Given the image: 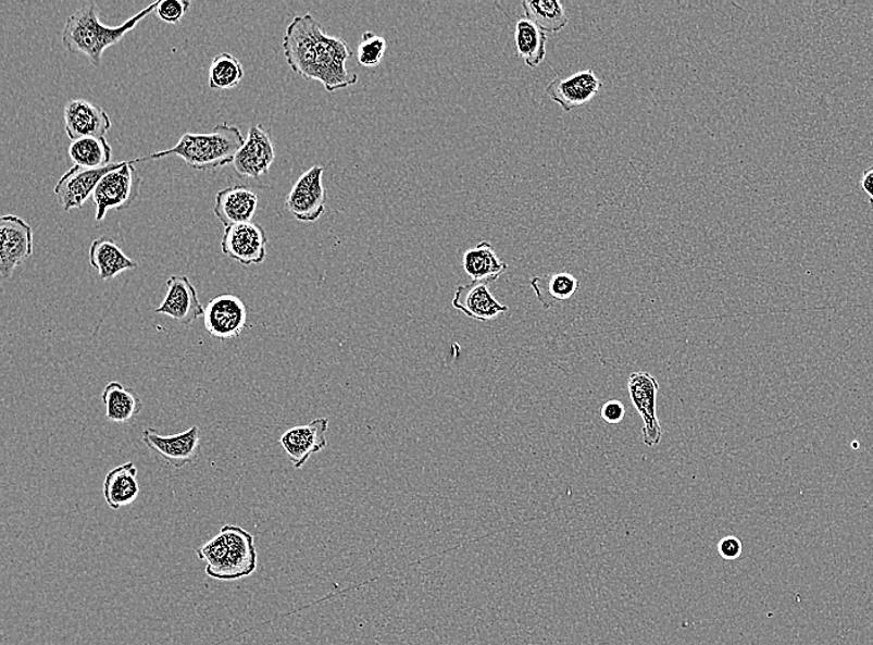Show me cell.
<instances>
[{
	"instance_id": "15",
	"label": "cell",
	"mask_w": 873,
	"mask_h": 645,
	"mask_svg": "<svg viewBox=\"0 0 873 645\" xmlns=\"http://www.w3.org/2000/svg\"><path fill=\"white\" fill-rule=\"evenodd\" d=\"M275 158V147L270 135L258 125L250 128L249 136L238 150L233 164L237 174L259 179L261 175L269 173Z\"/></svg>"
},
{
	"instance_id": "7",
	"label": "cell",
	"mask_w": 873,
	"mask_h": 645,
	"mask_svg": "<svg viewBox=\"0 0 873 645\" xmlns=\"http://www.w3.org/2000/svg\"><path fill=\"white\" fill-rule=\"evenodd\" d=\"M659 390L658 380L647 371H637L628 380L631 400L644 423L641 430L643 442L648 447L658 446L661 437H663V430H661L657 412Z\"/></svg>"
},
{
	"instance_id": "19",
	"label": "cell",
	"mask_w": 873,
	"mask_h": 645,
	"mask_svg": "<svg viewBox=\"0 0 873 645\" xmlns=\"http://www.w3.org/2000/svg\"><path fill=\"white\" fill-rule=\"evenodd\" d=\"M458 311L475 321L489 322L509 311V307L501 305L491 294L488 284L471 282L469 285L458 287L452 300Z\"/></svg>"
},
{
	"instance_id": "30",
	"label": "cell",
	"mask_w": 873,
	"mask_h": 645,
	"mask_svg": "<svg viewBox=\"0 0 873 645\" xmlns=\"http://www.w3.org/2000/svg\"><path fill=\"white\" fill-rule=\"evenodd\" d=\"M387 48L386 39L373 32H365L358 47V61L361 66L375 67L382 64Z\"/></svg>"
},
{
	"instance_id": "18",
	"label": "cell",
	"mask_w": 873,
	"mask_h": 645,
	"mask_svg": "<svg viewBox=\"0 0 873 645\" xmlns=\"http://www.w3.org/2000/svg\"><path fill=\"white\" fill-rule=\"evenodd\" d=\"M65 132L70 139L105 137L112 122L102 108L85 100H70L64 110Z\"/></svg>"
},
{
	"instance_id": "33",
	"label": "cell",
	"mask_w": 873,
	"mask_h": 645,
	"mask_svg": "<svg viewBox=\"0 0 873 645\" xmlns=\"http://www.w3.org/2000/svg\"><path fill=\"white\" fill-rule=\"evenodd\" d=\"M625 408L619 400L606 402L601 409V418L610 425H619L624 420Z\"/></svg>"
},
{
	"instance_id": "6",
	"label": "cell",
	"mask_w": 873,
	"mask_h": 645,
	"mask_svg": "<svg viewBox=\"0 0 873 645\" xmlns=\"http://www.w3.org/2000/svg\"><path fill=\"white\" fill-rule=\"evenodd\" d=\"M137 161H126L116 171L103 176L93 193L96 221H102L111 210H122L132 204L138 196L139 179L135 165Z\"/></svg>"
},
{
	"instance_id": "31",
	"label": "cell",
	"mask_w": 873,
	"mask_h": 645,
	"mask_svg": "<svg viewBox=\"0 0 873 645\" xmlns=\"http://www.w3.org/2000/svg\"><path fill=\"white\" fill-rule=\"evenodd\" d=\"M191 7L187 0H162L158 2L155 14L167 24L179 23Z\"/></svg>"
},
{
	"instance_id": "24",
	"label": "cell",
	"mask_w": 873,
	"mask_h": 645,
	"mask_svg": "<svg viewBox=\"0 0 873 645\" xmlns=\"http://www.w3.org/2000/svg\"><path fill=\"white\" fill-rule=\"evenodd\" d=\"M102 402L105 406V419L116 423L134 421L144 410V402L134 388L117 382L105 385Z\"/></svg>"
},
{
	"instance_id": "2",
	"label": "cell",
	"mask_w": 873,
	"mask_h": 645,
	"mask_svg": "<svg viewBox=\"0 0 873 645\" xmlns=\"http://www.w3.org/2000/svg\"><path fill=\"white\" fill-rule=\"evenodd\" d=\"M198 556L207 562L208 576L219 581L249 578L258 569L254 538L241 526H223L215 537L200 547Z\"/></svg>"
},
{
	"instance_id": "32",
	"label": "cell",
	"mask_w": 873,
	"mask_h": 645,
	"mask_svg": "<svg viewBox=\"0 0 873 645\" xmlns=\"http://www.w3.org/2000/svg\"><path fill=\"white\" fill-rule=\"evenodd\" d=\"M718 551L723 560L734 561L743 555L744 545L737 536H726L719 543Z\"/></svg>"
},
{
	"instance_id": "1",
	"label": "cell",
	"mask_w": 873,
	"mask_h": 645,
	"mask_svg": "<svg viewBox=\"0 0 873 645\" xmlns=\"http://www.w3.org/2000/svg\"><path fill=\"white\" fill-rule=\"evenodd\" d=\"M157 5L158 2L145 8L120 26H105L97 16L96 5L87 4L67 17L61 40L68 52L83 54L95 67H100L103 52L116 46L140 21L155 12Z\"/></svg>"
},
{
	"instance_id": "22",
	"label": "cell",
	"mask_w": 873,
	"mask_h": 645,
	"mask_svg": "<svg viewBox=\"0 0 873 645\" xmlns=\"http://www.w3.org/2000/svg\"><path fill=\"white\" fill-rule=\"evenodd\" d=\"M91 266L102 281L116 278L122 272L137 270L138 263L130 260L120 246L109 237L96 238L90 249Z\"/></svg>"
},
{
	"instance_id": "12",
	"label": "cell",
	"mask_w": 873,
	"mask_h": 645,
	"mask_svg": "<svg viewBox=\"0 0 873 645\" xmlns=\"http://www.w3.org/2000/svg\"><path fill=\"white\" fill-rule=\"evenodd\" d=\"M207 332L219 340L240 337L247 325V308L240 297L220 295L205 307Z\"/></svg>"
},
{
	"instance_id": "5",
	"label": "cell",
	"mask_w": 873,
	"mask_h": 645,
	"mask_svg": "<svg viewBox=\"0 0 873 645\" xmlns=\"http://www.w3.org/2000/svg\"><path fill=\"white\" fill-rule=\"evenodd\" d=\"M320 26V22L312 14L298 15L287 26L282 42L287 63L294 73L313 82L316 32Z\"/></svg>"
},
{
	"instance_id": "11",
	"label": "cell",
	"mask_w": 873,
	"mask_h": 645,
	"mask_svg": "<svg viewBox=\"0 0 873 645\" xmlns=\"http://www.w3.org/2000/svg\"><path fill=\"white\" fill-rule=\"evenodd\" d=\"M125 162L111 163L108 166L84 168L74 165L68 170L55 185V194L59 204L65 211L73 209H83L86 201L93 196L97 185L101 182L103 176L112 171L119 170Z\"/></svg>"
},
{
	"instance_id": "17",
	"label": "cell",
	"mask_w": 873,
	"mask_h": 645,
	"mask_svg": "<svg viewBox=\"0 0 873 645\" xmlns=\"http://www.w3.org/2000/svg\"><path fill=\"white\" fill-rule=\"evenodd\" d=\"M602 82L593 70L579 72L569 77H558L546 87L550 99L570 112L593 101L601 90Z\"/></svg>"
},
{
	"instance_id": "21",
	"label": "cell",
	"mask_w": 873,
	"mask_h": 645,
	"mask_svg": "<svg viewBox=\"0 0 873 645\" xmlns=\"http://www.w3.org/2000/svg\"><path fill=\"white\" fill-rule=\"evenodd\" d=\"M138 470L134 462L114 468L105 475L103 498L113 510L130 506L139 496Z\"/></svg>"
},
{
	"instance_id": "3",
	"label": "cell",
	"mask_w": 873,
	"mask_h": 645,
	"mask_svg": "<svg viewBox=\"0 0 873 645\" xmlns=\"http://www.w3.org/2000/svg\"><path fill=\"white\" fill-rule=\"evenodd\" d=\"M244 144L241 131L225 122L215 126L213 134H185L178 145L173 148L137 158L136 161L140 163L149 161V159L178 156L191 170L215 171L217 168L234 163V159Z\"/></svg>"
},
{
	"instance_id": "9",
	"label": "cell",
	"mask_w": 873,
	"mask_h": 645,
	"mask_svg": "<svg viewBox=\"0 0 873 645\" xmlns=\"http://www.w3.org/2000/svg\"><path fill=\"white\" fill-rule=\"evenodd\" d=\"M323 174V166H312L297 181L287 196V210L302 223H314L324 214L326 190Z\"/></svg>"
},
{
	"instance_id": "25",
	"label": "cell",
	"mask_w": 873,
	"mask_h": 645,
	"mask_svg": "<svg viewBox=\"0 0 873 645\" xmlns=\"http://www.w3.org/2000/svg\"><path fill=\"white\" fill-rule=\"evenodd\" d=\"M548 37L539 26L523 16L515 26V46L517 54L532 69L539 66L546 58Z\"/></svg>"
},
{
	"instance_id": "16",
	"label": "cell",
	"mask_w": 873,
	"mask_h": 645,
	"mask_svg": "<svg viewBox=\"0 0 873 645\" xmlns=\"http://www.w3.org/2000/svg\"><path fill=\"white\" fill-rule=\"evenodd\" d=\"M328 426V419H315L308 425L289 429L280 436L279 444L297 470L328 445L325 437Z\"/></svg>"
},
{
	"instance_id": "4",
	"label": "cell",
	"mask_w": 873,
	"mask_h": 645,
	"mask_svg": "<svg viewBox=\"0 0 873 645\" xmlns=\"http://www.w3.org/2000/svg\"><path fill=\"white\" fill-rule=\"evenodd\" d=\"M351 57L348 44L341 38L329 37L321 25L316 32L314 82H320L328 92L356 85L358 75L347 69Z\"/></svg>"
},
{
	"instance_id": "14",
	"label": "cell",
	"mask_w": 873,
	"mask_h": 645,
	"mask_svg": "<svg viewBox=\"0 0 873 645\" xmlns=\"http://www.w3.org/2000/svg\"><path fill=\"white\" fill-rule=\"evenodd\" d=\"M155 313L172 318L173 321L188 326L204 315L198 290L187 276H172L166 281V294Z\"/></svg>"
},
{
	"instance_id": "27",
	"label": "cell",
	"mask_w": 873,
	"mask_h": 645,
	"mask_svg": "<svg viewBox=\"0 0 873 645\" xmlns=\"http://www.w3.org/2000/svg\"><path fill=\"white\" fill-rule=\"evenodd\" d=\"M67 154L75 165L91 168V170L112 163V147L105 137H86L74 140L68 146Z\"/></svg>"
},
{
	"instance_id": "29",
	"label": "cell",
	"mask_w": 873,
	"mask_h": 645,
	"mask_svg": "<svg viewBox=\"0 0 873 645\" xmlns=\"http://www.w3.org/2000/svg\"><path fill=\"white\" fill-rule=\"evenodd\" d=\"M244 76L245 72L240 61L228 52H220L211 61L209 86L211 90H232L241 84Z\"/></svg>"
},
{
	"instance_id": "23",
	"label": "cell",
	"mask_w": 873,
	"mask_h": 645,
	"mask_svg": "<svg viewBox=\"0 0 873 645\" xmlns=\"http://www.w3.org/2000/svg\"><path fill=\"white\" fill-rule=\"evenodd\" d=\"M463 269L472 282L489 284V282L497 281L508 270V264L498 258L491 244L482 241L465 251Z\"/></svg>"
},
{
	"instance_id": "34",
	"label": "cell",
	"mask_w": 873,
	"mask_h": 645,
	"mask_svg": "<svg viewBox=\"0 0 873 645\" xmlns=\"http://www.w3.org/2000/svg\"><path fill=\"white\" fill-rule=\"evenodd\" d=\"M861 189L868 194L870 206L873 209V165L862 173Z\"/></svg>"
},
{
	"instance_id": "13",
	"label": "cell",
	"mask_w": 873,
	"mask_h": 645,
	"mask_svg": "<svg viewBox=\"0 0 873 645\" xmlns=\"http://www.w3.org/2000/svg\"><path fill=\"white\" fill-rule=\"evenodd\" d=\"M267 244L266 232L261 225L246 223L225 228L222 250L228 259L251 266L266 260Z\"/></svg>"
},
{
	"instance_id": "10",
	"label": "cell",
	"mask_w": 873,
	"mask_h": 645,
	"mask_svg": "<svg viewBox=\"0 0 873 645\" xmlns=\"http://www.w3.org/2000/svg\"><path fill=\"white\" fill-rule=\"evenodd\" d=\"M142 441L154 456L163 459L175 470H182L185 466L196 461L201 449L198 426H192L173 436H162L155 430L147 429L144 431Z\"/></svg>"
},
{
	"instance_id": "8",
	"label": "cell",
	"mask_w": 873,
	"mask_h": 645,
	"mask_svg": "<svg viewBox=\"0 0 873 645\" xmlns=\"http://www.w3.org/2000/svg\"><path fill=\"white\" fill-rule=\"evenodd\" d=\"M33 247V228L26 221L15 215L0 219V275L4 281L30 258Z\"/></svg>"
},
{
	"instance_id": "20",
	"label": "cell",
	"mask_w": 873,
	"mask_h": 645,
	"mask_svg": "<svg viewBox=\"0 0 873 645\" xmlns=\"http://www.w3.org/2000/svg\"><path fill=\"white\" fill-rule=\"evenodd\" d=\"M259 207L258 194L246 185H234L216 194L214 214L225 227L251 223Z\"/></svg>"
},
{
	"instance_id": "26",
	"label": "cell",
	"mask_w": 873,
	"mask_h": 645,
	"mask_svg": "<svg viewBox=\"0 0 873 645\" xmlns=\"http://www.w3.org/2000/svg\"><path fill=\"white\" fill-rule=\"evenodd\" d=\"M532 286L546 309L553 305L569 300L577 294L579 282L571 273H551L542 277H534Z\"/></svg>"
},
{
	"instance_id": "28",
	"label": "cell",
	"mask_w": 873,
	"mask_h": 645,
	"mask_svg": "<svg viewBox=\"0 0 873 645\" xmlns=\"http://www.w3.org/2000/svg\"><path fill=\"white\" fill-rule=\"evenodd\" d=\"M525 17L542 32L558 33L566 28L569 16L559 0H524Z\"/></svg>"
}]
</instances>
